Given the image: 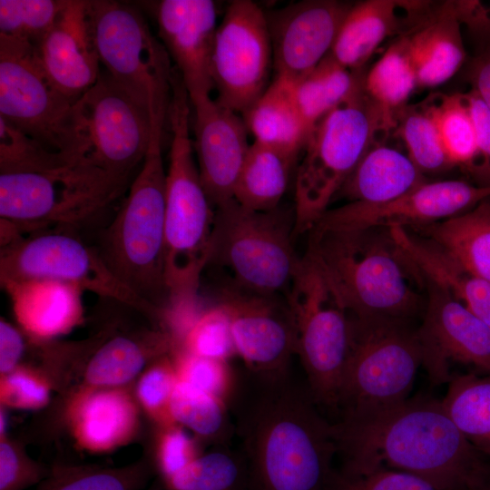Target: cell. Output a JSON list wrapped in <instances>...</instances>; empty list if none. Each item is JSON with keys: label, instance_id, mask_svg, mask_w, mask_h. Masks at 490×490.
<instances>
[{"label": "cell", "instance_id": "cell-26", "mask_svg": "<svg viewBox=\"0 0 490 490\" xmlns=\"http://www.w3.org/2000/svg\"><path fill=\"white\" fill-rule=\"evenodd\" d=\"M426 181L407 155L381 142L367 152L338 194L348 202L382 203Z\"/></svg>", "mask_w": 490, "mask_h": 490}, {"label": "cell", "instance_id": "cell-22", "mask_svg": "<svg viewBox=\"0 0 490 490\" xmlns=\"http://www.w3.org/2000/svg\"><path fill=\"white\" fill-rule=\"evenodd\" d=\"M40 64L52 83L76 101L98 81L100 60L87 1L65 0L56 21L36 45Z\"/></svg>", "mask_w": 490, "mask_h": 490}, {"label": "cell", "instance_id": "cell-19", "mask_svg": "<svg viewBox=\"0 0 490 490\" xmlns=\"http://www.w3.org/2000/svg\"><path fill=\"white\" fill-rule=\"evenodd\" d=\"M352 4L306 0L265 12L275 77L294 83L330 52Z\"/></svg>", "mask_w": 490, "mask_h": 490}, {"label": "cell", "instance_id": "cell-18", "mask_svg": "<svg viewBox=\"0 0 490 490\" xmlns=\"http://www.w3.org/2000/svg\"><path fill=\"white\" fill-rule=\"evenodd\" d=\"M218 303L229 316L236 355L248 371L262 377L287 375L296 354V333L286 300L232 284L222 289Z\"/></svg>", "mask_w": 490, "mask_h": 490}, {"label": "cell", "instance_id": "cell-40", "mask_svg": "<svg viewBox=\"0 0 490 490\" xmlns=\"http://www.w3.org/2000/svg\"><path fill=\"white\" fill-rule=\"evenodd\" d=\"M65 0H1L0 34L37 45L56 21Z\"/></svg>", "mask_w": 490, "mask_h": 490}, {"label": "cell", "instance_id": "cell-46", "mask_svg": "<svg viewBox=\"0 0 490 490\" xmlns=\"http://www.w3.org/2000/svg\"><path fill=\"white\" fill-rule=\"evenodd\" d=\"M158 450V466L162 479L184 468L198 456L195 444L176 424L163 426Z\"/></svg>", "mask_w": 490, "mask_h": 490}, {"label": "cell", "instance_id": "cell-35", "mask_svg": "<svg viewBox=\"0 0 490 490\" xmlns=\"http://www.w3.org/2000/svg\"><path fill=\"white\" fill-rule=\"evenodd\" d=\"M416 87V77L404 35L393 42L365 74L364 88L374 103L395 115L406 106Z\"/></svg>", "mask_w": 490, "mask_h": 490}, {"label": "cell", "instance_id": "cell-43", "mask_svg": "<svg viewBox=\"0 0 490 490\" xmlns=\"http://www.w3.org/2000/svg\"><path fill=\"white\" fill-rule=\"evenodd\" d=\"M179 380L229 404L238 380L229 361L204 358L184 350L174 359Z\"/></svg>", "mask_w": 490, "mask_h": 490}, {"label": "cell", "instance_id": "cell-51", "mask_svg": "<svg viewBox=\"0 0 490 490\" xmlns=\"http://www.w3.org/2000/svg\"><path fill=\"white\" fill-rule=\"evenodd\" d=\"M24 348L18 330L1 318L0 320V371L5 376L15 370Z\"/></svg>", "mask_w": 490, "mask_h": 490}, {"label": "cell", "instance_id": "cell-36", "mask_svg": "<svg viewBox=\"0 0 490 490\" xmlns=\"http://www.w3.org/2000/svg\"><path fill=\"white\" fill-rule=\"evenodd\" d=\"M162 481L167 490H248L244 457L227 446L198 456Z\"/></svg>", "mask_w": 490, "mask_h": 490}, {"label": "cell", "instance_id": "cell-24", "mask_svg": "<svg viewBox=\"0 0 490 490\" xmlns=\"http://www.w3.org/2000/svg\"><path fill=\"white\" fill-rule=\"evenodd\" d=\"M407 50L419 87H436L448 81L461 67L466 51L455 5L420 23L406 34Z\"/></svg>", "mask_w": 490, "mask_h": 490}, {"label": "cell", "instance_id": "cell-52", "mask_svg": "<svg viewBox=\"0 0 490 490\" xmlns=\"http://www.w3.org/2000/svg\"><path fill=\"white\" fill-rule=\"evenodd\" d=\"M469 77L475 91L490 109V48L472 64Z\"/></svg>", "mask_w": 490, "mask_h": 490}, {"label": "cell", "instance_id": "cell-30", "mask_svg": "<svg viewBox=\"0 0 490 490\" xmlns=\"http://www.w3.org/2000/svg\"><path fill=\"white\" fill-rule=\"evenodd\" d=\"M299 156L253 142L239 173L233 199L255 211L279 206Z\"/></svg>", "mask_w": 490, "mask_h": 490}, {"label": "cell", "instance_id": "cell-31", "mask_svg": "<svg viewBox=\"0 0 490 490\" xmlns=\"http://www.w3.org/2000/svg\"><path fill=\"white\" fill-rule=\"evenodd\" d=\"M174 345L169 333L157 332L142 341L127 336L114 337L92 356L85 369V380L96 387L123 385L137 376L147 360L163 357Z\"/></svg>", "mask_w": 490, "mask_h": 490}, {"label": "cell", "instance_id": "cell-29", "mask_svg": "<svg viewBox=\"0 0 490 490\" xmlns=\"http://www.w3.org/2000/svg\"><path fill=\"white\" fill-rule=\"evenodd\" d=\"M414 230L470 274L490 283V197L466 212Z\"/></svg>", "mask_w": 490, "mask_h": 490}, {"label": "cell", "instance_id": "cell-39", "mask_svg": "<svg viewBox=\"0 0 490 490\" xmlns=\"http://www.w3.org/2000/svg\"><path fill=\"white\" fill-rule=\"evenodd\" d=\"M395 118L407 156L422 173L440 172L452 167L436 124L423 106H405Z\"/></svg>", "mask_w": 490, "mask_h": 490}, {"label": "cell", "instance_id": "cell-10", "mask_svg": "<svg viewBox=\"0 0 490 490\" xmlns=\"http://www.w3.org/2000/svg\"><path fill=\"white\" fill-rule=\"evenodd\" d=\"M351 318V339L338 409L340 416L392 407L408 398L422 347L409 321Z\"/></svg>", "mask_w": 490, "mask_h": 490}, {"label": "cell", "instance_id": "cell-32", "mask_svg": "<svg viewBox=\"0 0 490 490\" xmlns=\"http://www.w3.org/2000/svg\"><path fill=\"white\" fill-rule=\"evenodd\" d=\"M365 74L363 70L344 67L328 54L309 74L290 83L295 103L310 131L364 86Z\"/></svg>", "mask_w": 490, "mask_h": 490}, {"label": "cell", "instance_id": "cell-23", "mask_svg": "<svg viewBox=\"0 0 490 490\" xmlns=\"http://www.w3.org/2000/svg\"><path fill=\"white\" fill-rule=\"evenodd\" d=\"M10 297L19 323L39 338L64 334L83 317V290L53 279H26L1 283Z\"/></svg>", "mask_w": 490, "mask_h": 490}, {"label": "cell", "instance_id": "cell-9", "mask_svg": "<svg viewBox=\"0 0 490 490\" xmlns=\"http://www.w3.org/2000/svg\"><path fill=\"white\" fill-rule=\"evenodd\" d=\"M87 7L100 64L148 114L151 126L166 127L173 69L164 45L131 5L96 0Z\"/></svg>", "mask_w": 490, "mask_h": 490}, {"label": "cell", "instance_id": "cell-2", "mask_svg": "<svg viewBox=\"0 0 490 490\" xmlns=\"http://www.w3.org/2000/svg\"><path fill=\"white\" fill-rule=\"evenodd\" d=\"M333 424L338 471L347 475L387 468L466 490L486 461L458 430L442 399L427 396L344 415Z\"/></svg>", "mask_w": 490, "mask_h": 490}, {"label": "cell", "instance_id": "cell-11", "mask_svg": "<svg viewBox=\"0 0 490 490\" xmlns=\"http://www.w3.org/2000/svg\"><path fill=\"white\" fill-rule=\"evenodd\" d=\"M210 262L216 260L243 289L278 296L287 292L300 258L292 246L294 214L280 208L255 211L234 199L217 207Z\"/></svg>", "mask_w": 490, "mask_h": 490}, {"label": "cell", "instance_id": "cell-49", "mask_svg": "<svg viewBox=\"0 0 490 490\" xmlns=\"http://www.w3.org/2000/svg\"><path fill=\"white\" fill-rule=\"evenodd\" d=\"M38 471L24 465L16 451L5 440L0 443V490H19L34 481Z\"/></svg>", "mask_w": 490, "mask_h": 490}, {"label": "cell", "instance_id": "cell-44", "mask_svg": "<svg viewBox=\"0 0 490 490\" xmlns=\"http://www.w3.org/2000/svg\"><path fill=\"white\" fill-rule=\"evenodd\" d=\"M178 381L175 362L164 356L140 379L137 389L139 399L162 426L176 424L170 413V404Z\"/></svg>", "mask_w": 490, "mask_h": 490}, {"label": "cell", "instance_id": "cell-33", "mask_svg": "<svg viewBox=\"0 0 490 490\" xmlns=\"http://www.w3.org/2000/svg\"><path fill=\"white\" fill-rule=\"evenodd\" d=\"M442 403L464 437L490 457V375L452 374Z\"/></svg>", "mask_w": 490, "mask_h": 490}, {"label": "cell", "instance_id": "cell-53", "mask_svg": "<svg viewBox=\"0 0 490 490\" xmlns=\"http://www.w3.org/2000/svg\"><path fill=\"white\" fill-rule=\"evenodd\" d=\"M466 490H490V462L483 465Z\"/></svg>", "mask_w": 490, "mask_h": 490}, {"label": "cell", "instance_id": "cell-1", "mask_svg": "<svg viewBox=\"0 0 490 490\" xmlns=\"http://www.w3.org/2000/svg\"><path fill=\"white\" fill-rule=\"evenodd\" d=\"M230 403L248 490H327L337 456L334 424L289 373L249 372Z\"/></svg>", "mask_w": 490, "mask_h": 490}, {"label": "cell", "instance_id": "cell-41", "mask_svg": "<svg viewBox=\"0 0 490 490\" xmlns=\"http://www.w3.org/2000/svg\"><path fill=\"white\" fill-rule=\"evenodd\" d=\"M182 350L226 361L237 356L230 318L220 304L200 313L182 337Z\"/></svg>", "mask_w": 490, "mask_h": 490}, {"label": "cell", "instance_id": "cell-4", "mask_svg": "<svg viewBox=\"0 0 490 490\" xmlns=\"http://www.w3.org/2000/svg\"><path fill=\"white\" fill-rule=\"evenodd\" d=\"M191 104L178 72L172 77L171 132L165 184V279L169 309L193 308L210 262L215 210L201 184L191 137Z\"/></svg>", "mask_w": 490, "mask_h": 490}, {"label": "cell", "instance_id": "cell-45", "mask_svg": "<svg viewBox=\"0 0 490 490\" xmlns=\"http://www.w3.org/2000/svg\"><path fill=\"white\" fill-rule=\"evenodd\" d=\"M327 490H449L424 477L397 470L379 468L347 475L334 470Z\"/></svg>", "mask_w": 490, "mask_h": 490}, {"label": "cell", "instance_id": "cell-38", "mask_svg": "<svg viewBox=\"0 0 490 490\" xmlns=\"http://www.w3.org/2000/svg\"><path fill=\"white\" fill-rule=\"evenodd\" d=\"M436 124L451 166L472 169L479 158L474 125L463 94H442L423 105Z\"/></svg>", "mask_w": 490, "mask_h": 490}, {"label": "cell", "instance_id": "cell-12", "mask_svg": "<svg viewBox=\"0 0 490 490\" xmlns=\"http://www.w3.org/2000/svg\"><path fill=\"white\" fill-rule=\"evenodd\" d=\"M148 114L107 74L73 107V158L128 181L151 140Z\"/></svg>", "mask_w": 490, "mask_h": 490}, {"label": "cell", "instance_id": "cell-7", "mask_svg": "<svg viewBox=\"0 0 490 490\" xmlns=\"http://www.w3.org/2000/svg\"><path fill=\"white\" fill-rule=\"evenodd\" d=\"M127 182L80 160L38 170L2 172L1 221L18 235L51 225H77L113 202Z\"/></svg>", "mask_w": 490, "mask_h": 490}, {"label": "cell", "instance_id": "cell-47", "mask_svg": "<svg viewBox=\"0 0 490 490\" xmlns=\"http://www.w3.org/2000/svg\"><path fill=\"white\" fill-rule=\"evenodd\" d=\"M48 397L46 384L24 369H15L1 381V397L12 406L35 408L44 406Z\"/></svg>", "mask_w": 490, "mask_h": 490}, {"label": "cell", "instance_id": "cell-21", "mask_svg": "<svg viewBox=\"0 0 490 490\" xmlns=\"http://www.w3.org/2000/svg\"><path fill=\"white\" fill-rule=\"evenodd\" d=\"M217 15L211 0H162L157 5L159 35L190 101L213 91L211 67Z\"/></svg>", "mask_w": 490, "mask_h": 490}, {"label": "cell", "instance_id": "cell-15", "mask_svg": "<svg viewBox=\"0 0 490 490\" xmlns=\"http://www.w3.org/2000/svg\"><path fill=\"white\" fill-rule=\"evenodd\" d=\"M211 69L216 100L240 115L266 91L273 55L266 14L258 4H229L216 30Z\"/></svg>", "mask_w": 490, "mask_h": 490}, {"label": "cell", "instance_id": "cell-27", "mask_svg": "<svg viewBox=\"0 0 490 490\" xmlns=\"http://www.w3.org/2000/svg\"><path fill=\"white\" fill-rule=\"evenodd\" d=\"M406 2L367 0L352 4L329 54L341 65L360 71L383 41L400 27L397 15Z\"/></svg>", "mask_w": 490, "mask_h": 490}, {"label": "cell", "instance_id": "cell-34", "mask_svg": "<svg viewBox=\"0 0 490 490\" xmlns=\"http://www.w3.org/2000/svg\"><path fill=\"white\" fill-rule=\"evenodd\" d=\"M170 413L174 423L221 446H227L235 433L228 403L181 380L172 393Z\"/></svg>", "mask_w": 490, "mask_h": 490}, {"label": "cell", "instance_id": "cell-50", "mask_svg": "<svg viewBox=\"0 0 490 490\" xmlns=\"http://www.w3.org/2000/svg\"><path fill=\"white\" fill-rule=\"evenodd\" d=\"M463 98L474 125L479 157L484 160L482 170L490 175V109L473 90Z\"/></svg>", "mask_w": 490, "mask_h": 490}, {"label": "cell", "instance_id": "cell-5", "mask_svg": "<svg viewBox=\"0 0 490 490\" xmlns=\"http://www.w3.org/2000/svg\"><path fill=\"white\" fill-rule=\"evenodd\" d=\"M164 129L152 130L142 167L114 218L93 245L113 274L157 310L169 307L165 279Z\"/></svg>", "mask_w": 490, "mask_h": 490}, {"label": "cell", "instance_id": "cell-6", "mask_svg": "<svg viewBox=\"0 0 490 490\" xmlns=\"http://www.w3.org/2000/svg\"><path fill=\"white\" fill-rule=\"evenodd\" d=\"M396 127L364 86L310 131L295 175L294 234L309 232L367 152Z\"/></svg>", "mask_w": 490, "mask_h": 490}, {"label": "cell", "instance_id": "cell-37", "mask_svg": "<svg viewBox=\"0 0 490 490\" xmlns=\"http://www.w3.org/2000/svg\"><path fill=\"white\" fill-rule=\"evenodd\" d=\"M132 421V407L123 395L101 391L83 400L77 426L85 444L94 448H105L120 441Z\"/></svg>", "mask_w": 490, "mask_h": 490}, {"label": "cell", "instance_id": "cell-16", "mask_svg": "<svg viewBox=\"0 0 490 490\" xmlns=\"http://www.w3.org/2000/svg\"><path fill=\"white\" fill-rule=\"evenodd\" d=\"M489 197L490 184L473 185L457 180L427 181L386 202H348L328 209L313 229H414L459 215Z\"/></svg>", "mask_w": 490, "mask_h": 490}, {"label": "cell", "instance_id": "cell-28", "mask_svg": "<svg viewBox=\"0 0 490 490\" xmlns=\"http://www.w3.org/2000/svg\"><path fill=\"white\" fill-rule=\"evenodd\" d=\"M241 116L255 142L301 155L310 129L295 103L290 83L274 78Z\"/></svg>", "mask_w": 490, "mask_h": 490}, {"label": "cell", "instance_id": "cell-14", "mask_svg": "<svg viewBox=\"0 0 490 490\" xmlns=\"http://www.w3.org/2000/svg\"><path fill=\"white\" fill-rule=\"evenodd\" d=\"M0 279L62 281L143 312L158 311L113 274L93 245L65 230L21 236L2 247Z\"/></svg>", "mask_w": 490, "mask_h": 490}, {"label": "cell", "instance_id": "cell-25", "mask_svg": "<svg viewBox=\"0 0 490 490\" xmlns=\"http://www.w3.org/2000/svg\"><path fill=\"white\" fill-rule=\"evenodd\" d=\"M389 231L426 279L445 287L490 328V283L470 274L426 238L401 227Z\"/></svg>", "mask_w": 490, "mask_h": 490}, {"label": "cell", "instance_id": "cell-42", "mask_svg": "<svg viewBox=\"0 0 490 490\" xmlns=\"http://www.w3.org/2000/svg\"><path fill=\"white\" fill-rule=\"evenodd\" d=\"M73 160L52 151L0 117V172L38 170Z\"/></svg>", "mask_w": 490, "mask_h": 490}, {"label": "cell", "instance_id": "cell-3", "mask_svg": "<svg viewBox=\"0 0 490 490\" xmlns=\"http://www.w3.org/2000/svg\"><path fill=\"white\" fill-rule=\"evenodd\" d=\"M309 234L307 252L350 316L409 321L425 309L426 277L388 229H312Z\"/></svg>", "mask_w": 490, "mask_h": 490}, {"label": "cell", "instance_id": "cell-8", "mask_svg": "<svg viewBox=\"0 0 490 490\" xmlns=\"http://www.w3.org/2000/svg\"><path fill=\"white\" fill-rule=\"evenodd\" d=\"M296 333V354L318 406L338 409L348 357L351 318L338 293L306 251L285 293Z\"/></svg>", "mask_w": 490, "mask_h": 490}, {"label": "cell", "instance_id": "cell-20", "mask_svg": "<svg viewBox=\"0 0 490 490\" xmlns=\"http://www.w3.org/2000/svg\"><path fill=\"white\" fill-rule=\"evenodd\" d=\"M193 149L201 184L217 208L233 199L235 184L249 152L242 116L211 95L191 101Z\"/></svg>", "mask_w": 490, "mask_h": 490}, {"label": "cell", "instance_id": "cell-48", "mask_svg": "<svg viewBox=\"0 0 490 490\" xmlns=\"http://www.w3.org/2000/svg\"><path fill=\"white\" fill-rule=\"evenodd\" d=\"M137 482L132 472L89 471L61 477L48 490H133Z\"/></svg>", "mask_w": 490, "mask_h": 490}, {"label": "cell", "instance_id": "cell-17", "mask_svg": "<svg viewBox=\"0 0 490 490\" xmlns=\"http://www.w3.org/2000/svg\"><path fill=\"white\" fill-rule=\"evenodd\" d=\"M426 279L424 318L417 332L422 366L431 382L448 383L451 362L490 375V328L445 287Z\"/></svg>", "mask_w": 490, "mask_h": 490}, {"label": "cell", "instance_id": "cell-13", "mask_svg": "<svg viewBox=\"0 0 490 490\" xmlns=\"http://www.w3.org/2000/svg\"><path fill=\"white\" fill-rule=\"evenodd\" d=\"M76 102V101H75ZM44 73L36 46L0 34V117L73 158V107Z\"/></svg>", "mask_w": 490, "mask_h": 490}]
</instances>
